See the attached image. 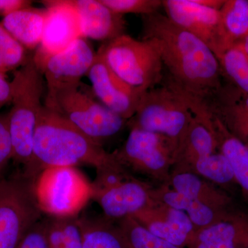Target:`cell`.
<instances>
[{"mask_svg": "<svg viewBox=\"0 0 248 248\" xmlns=\"http://www.w3.org/2000/svg\"><path fill=\"white\" fill-rule=\"evenodd\" d=\"M47 17V9L32 6L15 11L3 17L1 23L27 50L40 46Z\"/></svg>", "mask_w": 248, "mask_h": 248, "instance_id": "obj_18", "label": "cell"}, {"mask_svg": "<svg viewBox=\"0 0 248 248\" xmlns=\"http://www.w3.org/2000/svg\"><path fill=\"white\" fill-rule=\"evenodd\" d=\"M217 146L213 120L194 115L174 161L192 166L197 160L214 154Z\"/></svg>", "mask_w": 248, "mask_h": 248, "instance_id": "obj_17", "label": "cell"}, {"mask_svg": "<svg viewBox=\"0 0 248 248\" xmlns=\"http://www.w3.org/2000/svg\"><path fill=\"white\" fill-rule=\"evenodd\" d=\"M166 16L203 42L219 59L229 48L220 10L197 4L195 0H163Z\"/></svg>", "mask_w": 248, "mask_h": 248, "instance_id": "obj_10", "label": "cell"}, {"mask_svg": "<svg viewBox=\"0 0 248 248\" xmlns=\"http://www.w3.org/2000/svg\"><path fill=\"white\" fill-rule=\"evenodd\" d=\"M47 17L40 46L33 56L35 62L64 50L81 37L79 17L69 0L42 1Z\"/></svg>", "mask_w": 248, "mask_h": 248, "instance_id": "obj_13", "label": "cell"}, {"mask_svg": "<svg viewBox=\"0 0 248 248\" xmlns=\"http://www.w3.org/2000/svg\"><path fill=\"white\" fill-rule=\"evenodd\" d=\"M109 9L117 14L149 16L163 7L162 0H101Z\"/></svg>", "mask_w": 248, "mask_h": 248, "instance_id": "obj_30", "label": "cell"}, {"mask_svg": "<svg viewBox=\"0 0 248 248\" xmlns=\"http://www.w3.org/2000/svg\"><path fill=\"white\" fill-rule=\"evenodd\" d=\"M152 234L177 247H188L196 232L195 226L184 212L159 202H152L146 208L133 215Z\"/></svg>", "mask_w": 248, "mask_h": 248, "instance_id": "obj_14", "label": "cell"}, {"mask_svg": "<svg viewBox=\"0 0 248 248\" xmlns=\"http://www.w3.org/2000/svg\"><path fill=\"white\" fill-rule=\"evenodd\" d=\"M176 151L177 147L166 137L133 128L122 149L115 153L121 164L154 174L168 169Z\"/></svg>", "mask_w": 248, "mask_h": 248, "instance_id": "obj_11", "label": "cell"}, {"mask_svg": "<svg viewBox=\"0 0 248 248\" xmlns=\"http://www.w3.org/2000/svg\"><path fill=\"white\" fill-rule=\"evenodd\" d=\"M11 81L6 79V74L0 72V110L11 102Z\"/></svg>", "mask_w": 248, "mask_h": 248, "instance_id": "obj_34", "label": "cell"}, {"mask_svg": "<svg viewBox=\"0 0 248 248\" xmlns=\"http://www.w3.org/2000/svg\"><path fill=\"white\" fill-rule=\"evenodd\" d=\"M37 205L53 217H76L93 198L92 184L76 167L48 168L34 182Z\"/></svg>", "mask_w": 248, "mask_h": 248, "instance_id": "obj_5", "label": "cell"}, {"mask_svg": "<svg viewBox=\"0 0 248 248\" xmlns=\"http://www.w3.org/2000/svg\"><path fill=\"white\" fill-rule=\"evenodd\" d=\"M79 17L81 37L108 42L123 35L124 16L114 12L101 0H69Z\"/></svg>", "mask_w": 248, "mask_h": 248, "instance_id": "obj_16", "label": "cell"}, {"mask_svg": "<svg viewBox=\"0 0 248 248\" xmlns=\"http://www.w3.org/2000/svg\"><path fill=\"white\" fill-rule=\"evenodd\" d=\"M161 84L142 95L136 112L130 120L131 128L166 137L175 145L177 150L194 115L175 93Z\"/></svg>", "mask_w": 248, "mask_h": 248, "instance_id": "obj_6", "label": "cell"}, {"mask_svg": "<svg viewBox=\"0 0 248 248\" xmlns=\"http://www.w3.org/2000/svg\"><path fill=\"white\" fill-rule=\"evenodd\" d=\"M97 53L83 37H80L64 50L35 62L43 74L46 86L45 99L59 91L79 86L87 76Z\"/></svg>", "mask_w": 248, "mask_h": 248, "instance_id": "obj_9", "label": "cell"}, {"mask_svg": "<svg viewBox=\"0 0 248 248\" xmlns=\"http://www.w3.org/2000/svg\"><path fill=\"white\" fill-rule=\"evenodd\" d=\"M34 182L20 174L0 178V248H17L24 235L41 219Z\"/></svg>", "mask_w": 248, "mask_h": 248, "instance_id": "obj_8", "label": "cell"}, {"mask_svg": "<svg viewBox=\"0 0 248 248\" xmlns=\"http://www.w3.org/2000/svg\"><path fill=\"white\" fill-rule=\"evenodd\" d=\"M93 189V198L109 218L133 216L152 202L151 192L145 186L125 177L112 185Z\"/></svg>", "mask_w": 248, "mask_h": 248, "instance_id": "obj_15", "label": "cell"}, {"mask_svg": "<svg viewBox=\"0 0 248 248\" xmlns=\"http://www.w3.org/2000/svg\"><path fill=\"white\" fill-rule=\"evenodd\" d=\"M17 248H49L46 219H40L31 227Z\"/></svg>", "mask_w": 248, "mask_h": 248, "instance_id": "obj_31", "label": "cell"}, {"mask_svg": "<svg viewBox=\"0 0 248 248\" xmlns=\"http://www.w3.org/2000/svg\"><path fill=\"white\" fill-rule=\"evenodd\" d=\"M117 228L124 248H182L152 234L131 216L120 219Z\"/></svg>", "mask_w": 248, "mask_h": 248, "instance_id": "obj_23", "label": "cell"}, {"mask_svg": "<svg viewBox=\"0 0 248 248\" xmlns=\"http://www.w3.org/2000/svg\"><path fill=\"white\" fill-rule=\"evenodd\" d=\"M49 248H82V234L76 217L46 218Z\"/></svg>", "mask_w": 248, "mask_h": 248, "instance_id": "obj_21", "label": "cell"}, {"mask_svg": "<svg viewBox=\"0 0 248 248\" xmlns=\"http://www.w3.org/2000/svg\"><path fill=\"white\" fill-rule=\"evenodd\" d=\"M87 76L99 102L125 120L133 117L143 94L119 78L97 53Z\"/></svg>", "mask_w": 248, "mask_h": 248, "instance_id": "obj_12", "label": "cell"}, {"mask_svg": "<svg viewBox=\"0 0 248 248\" xmlns=\"http://www.w3.org/2000/svg\"><path fill=\"white\" fill-rule=\"evenodd\" d=\"M192 167L198 174L218 184L231 182L234 177L229 161L222 153L198 159Z\"/></svg>", "mask_w": 248, "mask_h": 248, "instance_id": "obj_29", "label": "cell"}, {"mask_svg": "<svg viewBox=\"0 0 248 248\" xmlns=\"http://www.w3.org/2000/svg\"><path fill=\"white\" fill-rule=\"evenodd\" d=\"M79 86L62 90L45 99V107L56 111L90 138L100 143L123 128L124 119L97 102Z\"/></svg>", "mask_w": 248, "mask_h": 248, "instance_id": "obj_7", "label": "cell"}, {"mask_svg": "<svg viewBox=\"0 0 248 248\" xmlns=\"http://www.w3.org/2000/svg\"><path fill=\"white\" fill-rule=\"evenodd\" d=\"M115 153H107L56 111L44 105L33 142L35 178L48 168L86 164L102 169L120 164Z\"/></svg>", "mask_w": 248, "mask_h": 248, "instance_id": "obj_2", "label": "cell"}, {"mask_svg": "<svg viewBox=\"0 0 248 248\" xmlns=\"http://www.w3.org/2000/svg\"><path fill=\"white\" fill-rule=\"evenodd\" d=\"M13 146L10 135L8 116L0 114V170L12 159Z\"/></svg>", "mask_w": 248, "mask_h": 248, "instance_id": "obj_32", "label": "cell"}, {"mask_svg": "<svg viewBox=\"0 0 248 248\" xmlns=\"http://www.w3.org/2000/svg\"><path fill=\"white\" fill-rule=\"evenodd\" d=\"M220 13L228 45L232 46L248 35V1H225Z\"/></svg>", "mask_w": 248, "mask_h": 248, "instance_id": "obj_24", "label": "cell"}, {"mask_svg": "<svg viewBox=\"0 0 248 248\" xmlns=\"http://www.w3.org/2000/svg\"><path fill=\"white\" fill-rule=\"evenodd\" d=\"M27 51L0 22V72L6 74L22 66L30 56Z\"/></svg>", "mask_w": 248, "mask_h": 248, "instance_id": "obj_27", "label": "cell"}, {"mask_svg": "<svg viewBox=\"0 0 248 248\" xmlns=\"http://www.w3.org/2000/svg\"><path fill=\"white\" fill-rule=\"evenodd\" d=\"M142 40L151 42L167 76L161 84L172 90L194 115L212 119L222 91L219 61L208 46L159 12L143 16Z\"/></svg>", "mask_w": 248, "mask_h": 248, "instance_id": "obj_1", "label": "cell"}, {"mask_svg": "<svg viewBox=\"0 0 248 248\" xmlns=\"http://www.w3.org/2000/svg\"><path fill=\"white\" fill-rule=\"evenodd\" d=\"M155 198L160 203L186 213L197 231L221 221L218 218L216 209L174 190L160 191Z\"/></svg>", "mask_w": 248, "mask_h": 248, "instance_id": "obj_19", "label": "cell"}, {"mask_svg": "<svg viewBox=\"0 0 248 248\" xmlns=\"http://www.w3.org/2000/svg\"><path fill=\"white\" fill-rule=\"evenodd\" d=\"M82 248H124L117 228L104 220L79 218Z\"/></svg>", "mask_w": 248, "mask_h": 248, "instance_id": "obj_22", "label": "cell"}, {"mask_svg": "<svg viewBox=\"0 0 248 248\" xmlns=\"http://www.w3.org/2000/svg\"><path fill=\"white\" fill-rule=\"evenodd\" d=\"M246 241L233 223L220 221L197 231L188 248H239Z\"/></svg>", "mask_w": 248, "mask_h": 248, "instance_id": "obj_20", "label": "cell"}, {"mask_svg": "<svg viewBox=\"0 0 248 248\" xmlns=\"http://www.w3.org/2000/svg\"><path fill=\"white\" fill-rule=\"evenodd\" d=\"M236 45L239 46L241 47V48L244 50L246 55H247L248 58V35H246V37L241 40V42H238Z\"/></svg>", "mask_w": 248, "mask_h": 248, "instance_id": "obj_36", "label": "cell"}, {"mask_svg": "<svg viewBox=\"0 0 248 248\" xmlns=\"http://www.w3.org/2000/svg\"><path fill=\"white\" fill-rule=\"evenodd\" d=\"M33 56L15 71L11 81L12 108L8 124L13 146V157L22 165L23 175L34 179L33 142L41 110L44 107L45 80Z\"/></svg>", "mask_w": 248, "mask_h": 248, "instance_id": "obj_3", "label": "cell"}, {"mask_svg": "<svg viewBox=\"0 0 248 248\" xmlns=\"http://www.w3.org/2000/svg\"><path fill=\"white\" fill-rule=\"evenodd\" d=\"M172 184L176 192L190 196L216 210L222 204L220 195L193 173H178L173 177Z\"/></svg>", "mask_w": 248, "mask_h": 248, "instance_id": "obj_25", "label": "cell"}, {"mask_svg": "<svg viewBox=\"0 0 248 248\" xmlns=\"http://www.w3.org/2000/svg\"><path fill=\"white\" fill-rule=\"evenodd\" d=\"M221 68L241 91L248 94V58L238 45H235L218 59Z\"/></svg>", "mask_w": 248, "mask_h": 248, "instance_id": "obj_26", "label": "cell"}, {"mask_svg": "<svg viewBox=\"0 0 248 248\" xmlns=\"http://www.w3.org/2000/svg\"><path fill=\"white\" fill-rule=\"evenodd\" d=\"M195 1L202 6L217 10L221 9L225 3V1L220 0H195Z\"/></svg>", "mask_w": 248, "mask_h": 248, "instance_id": "obj_35", "label": "cell"}, {"mask_svg": "<svg viewBox=\"0 0 248 248\" xmlns=\"http://www.w3.org/2000/svg\"><path fill=\"white\" fill-rule=\"evenodd\" d=\"M222 154L229 161L234 177L248 192V148L238 139L227 138L221 143Z\"/></svg>", "mask_w": 248, "mask_h": 248, "instance_id": "obj_28", "label": "cell"}, {"mask_svg": "<svg viewBox=\"0 0 248 248\" xmlns=\"http://www.w3.org/2000/svg\"><path fill=\"white\" fill-rule=\"evenodd\" d=\"M97 53L119 78L141 94L161 84L164 78L159 54L149 41L124 34L104 42Z\"/></svg>", "mask_w": 248, "mask_h": 248, "instance_id": "obj_4", "label": "cell"}, {"mask_svg": "<svg viewBox=\"0 0 248 248\" xmlns=\"http://www.w3.org/2000/svg\"><path fill=\"white\" fill-rule=\"evenodd\" d=\"M29 0H0V17H4L15 11L32 6Z\"/></svg>", "mask_w": 248, "mask_h": 248, "instance_id": "obj_33", "label": "cell"}]
</instances>
